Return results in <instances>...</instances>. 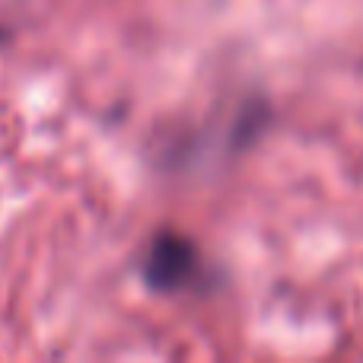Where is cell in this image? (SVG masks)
I'll return each instance as SVG.
<instances>
[{
	"instance_id": "obj_1",
	"label": "cell",
	"mask_w": 363,
	"mask_h": 363,
	"mask_svg": "<svg viewBox=\"0 0 363 363\" xmlns=\"http://www.w3.org/2000/svg\"><path fill=\"white\" fill-rule=\"evenodd\" d=\"M194 271V249L185 239L172 236H160L153 242L150 255H147V281L160 290H176L191 277Z\"/></svg>"
}]
</instances>
